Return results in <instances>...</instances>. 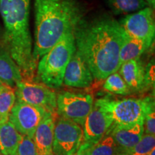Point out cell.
I'll return each mask as SVG.
<instances>
[{
  "label": "cell",
  "mask_w": 155,
  "mask_h": 155,
  "mask_svg": "<svg viewBox=\"0 0 155 155\" xmlns=\"http://www.w3.org/2000/svg\"><path fill=\"white\" fill-rule=\"evenodd\" d=\"M111 116L113 125L121 127H131L144 124L146 100L144 98L110 99L101 98L94 103Z\"/></svg>",
  "instance_id": "5b68a950"
},
{
  "label": "cell",
  "mask_w": 155,
  "mask_h": 155,
  "mask_svg": "<svg viewBox=\"0 0 155 155\" xmlns=\"http://www.w3.org/2000/svg\"><path fill=\"white\" fill-rule=\"evenodd\" d=\"M22 134L7 121L0 125V151L4 155H17Z\"/></svg>",
  "instance_id": "ac0fdd59"
},
{
  "label": "cell",
  "mask_w": 155,
  "mask_h": 155,
  "mask_svg": "<svg viewBox=\"0 0 155 155\" xmlns=\"http://www.w3.org/2000/svg\"><path fill=\"white\" fill-rule=\"evenodd\" d=\"M119 71V73L130 89L131 93L144 91L145 67L140 58L121 64Z\"/></svg>",
  "instance_id": "4fadbf2b"
},
{
  "label": "cell",
  "mask_w": 155,
  "mask_h": 155,
  "mask_svg": "<svg viewBox=\"0 0 155 155\" xmlns=\"http://www.w3.org/2000/svg\"><path fill=\"white\" fill-rule=\"evenodd\" d=\"M94 103V98L91 94L61 92L57 96V114L83 127Z\"/></svg>",
  "instance_id": "ba28073f"
},
{
  "label": "cell",
  "mask_w": 155,
  "mask_h": 155,
  "mask_svg": "<svg viewBox=\"0 0 155 155\" xmlns=\"http://www.w3.org/2000/svg\"><path fill=\"white\" fill-rule=\"evenodd\" d=\"M126 36L119 22L104 15L92 20L84 19L74 30L76 49L88 64L94 79L105 80L118 72L119 53Z\"/></svg>",
  "instance_id": "6da1fadb"
},
{
  "label": "cell",
  "mask_w": 155,
  "mask_h": 155,
  "mask_svg": "<svg viewBox=\"0 0 155 155\" xmlns=\"http://www.w3.org/2000/svg\"><path fill=\"white\" fill-rule=\"evenodd\" d=\"M146 106L144 111V133L155 135V104L154 96L145 97Z\"/></svg>",
  "instance_id": "cb8c5ba5"
},
{
  "label": "cell",
  "mask_w": 155,
  "mask_h": 155,
  "mask_svg": "<svg viewBox=\"0 0 155 155\" xmlns=\"http://www.w3.org/2000/svg\"><path fill=\"white\" fill-rule=\"evenodd\" d=\"M2 83H2V81H0V86H1V85H2Z\"/></svg>",
  "instance_id": "4dcf8cb0"
},
{
  "label": "cell",
  "mask_w": 155,
  "mask_h": 155,
  "mask_svg": "<svg viewBox=\"0 0 155 155\" xmlns=\"http://www.w3.org/2000/svg\"><path fill=\"white\" fill-rule=\"evenodd\" d=\"M16 102V95L13 87L2 84L0 86V115L9 119L10 111Z\"/></svg>",
  "instance_id": "ffe728a7"
},
{
  "label": "cell",
  "mask_w": 155,
  "mask_h": 155,
  "mask_svg": "<svg viewBox=\"0 0 155 155\" xmlns=\"http://www.w3.org/2000/svg\"><path fill=\"white\" fill-rule=\"evenodd\" d=\"M75 50L74 32H70L39 60L37 75L44 85L52 89L63 85L67 65Z\"/></svg>",
  "instance_id": "277c9868"
},
{
  "label": "cell",
  "mask_w": 155,
  "mask_h": 155,
  "mask_svg": "<svg viewBox=\"0 0 155 155\" xmlns=\"http://www.w3.org/2000/svg\"><path fill=\"white\" fill-rule=\"evenodd\" d=\"M16 101L44 109L57 118V95L44 84L21 81L15 86Z\"/></svg>",
  "instance_id": "8992f818"
},
{
  "label": "cell",
  "mask_w": 155,
  "mask_h": 155,
  "mask_svg": "<svg viewBox=\"0 0 155 155\" xmlns=\"http://www.w3.org/2000/svg\"><path fill=\"white\" fill-rule=\"evenodd\" d=\"M144 134V124L141 123L131 127L112 125L106 135H110L113 137L119 148V153L135 146L140 141Z\"/></svg>",
  "instance_id": "5bb4252c"
},
{
  "label": "cell",
  "mask_w": 155,
  "mask_h": 155,
  "mask_svg": "<svg viewBox=\"0 0 155 155\" xmlns=\"http://www.w3.org/2000/svg\"><path fill=\"white\" fill-rule=\"evenodd\" d=\"M108 6L115 15L134 13L148 7L145 0H107Z\"/></svg>",
  "instance_id": "d6986e66"
},
{
  "label": "cell",
  "mask_w": 155,
  "mask_h": 155,
  "mask_svg": "<svg viewBox=\"0 0 155 155\" xmlns=\"http://www.w3.org/2000/svg\"><path fill=\"white\" fill-rule=\"evenodd\" d=\"M81 126L62 117L56 118L53 130V155H73L83 143Z\"/></svg>",
  "instance_id": "52a82bcc"
},
{
  "label": "cell",
  "mask_w": 155,
  "mask_h": 155,
  "mask_svg": "<svg viewBox=\"0 0 155 155\" xmlns=\"http://www.w3.org/2000/svg\"><path fill=\"white\" fill-rule=\"evenodd\" d=\"M93 146L91 144H89L88 143L83 142L79 147V149L73 155H88V150Z\"/></svg>",
  "instance_id": "4316f807"
},
{
  "label": "cell",
  "mask_w": 155,
  "mask_h": 155,
  "mask_svg": "<svg viewBox=\"0 0 155 155\" xmlns=\"http://www.w3.org/2000/svg\"><path fill=\"white\" fill-rule=\"evenodd\" d=\"M7 121H8V120L5 119V118H3L2 116L0 115V125L2 124H4V123H5V122H7Z\"/></svg>",
  "instance_id": "f1b7e54d"
},
{
  "label": "cell",
  "mask_w": 155,
  "mask_h": 155,
  "mask_svg": "<svg viewBox=\"0 0 155 155\" xmlns=\"http://www.w3.org/2000/svg\"><path fill=\"white\" fill-rule=\"evenodd\" d=\"M94 80L88 64L76 49L67 65L63 83L65 86L73 88H85L91 86Z\"/></svg>",
  "instance_id": "7c38bea8"
},
{
  "label": "cell",
  "mask_w": 155,
  "mask_h": 155,
  "mask_svg": "<svg viewBox=\"0 0 155 155\" xmlns=\"http://www.w3.org/2000/svg\"><path fill=\"white\" fill-rule=\"evenodd\" d=\"M85 14L77 0H35V61L38 63L63 36L74 32Z\"/></svg>",
  "instance_id": "7a4b0ae2"
},
{
  "label": "cell",
  "mask_w": 155,
  "mask_h": 155,
  "mask_svg": "<svg viewBox=\"0 0 155 155\" xmlns=\"http://www.w3.org/2000/svg\"><path fill=\"white\" fill-rule=\"evenodd\" d=\"M119 24L127 35L154 41L155 23L154 9L150 7L136 12L120 20Z\"/></svg>",
  "instance_id": "30bf717a"
},
{
  "label": "cell",
  "mask_w": 155,
  "mask_h": 155,
  "mask_svg": "<svg viewBox=\"0 0 155 155\" xmlns=\"http://www.w3.org/2000/svg\"><path fill=\"white\" fill-rule=\"evenodd\" d=\"M103 87L106 91L120 96H128L131 94L127 83L117 72L112 73L106 78Z\"/></svg>",
  "instance_id": "44dd1931"
},
{
  "label": "cell",
  "mask_w": 155,
  "mask_h": 155,
  "mask_svg": "<svg viewBox=\"0 0 155 155\" xmlns=\"http://www.w3.org/2000/svg\"><path fill=\"white\" fill-rule=\"evenodd\" d=\"M119 148L113 137L106 135L89 149L88 155H118Z\"/></svg>",
  "instance_id": "7402d4cb"
},
{
  "label": "cell",
  "mask_w": 155,
  "mask_h": 155,
  "mask_svg": "<svg viewBox=\"0 0 155 155\" xmlns=\"http://www.w3.org/2000/svg\"><path fill=\"white\" fill-rule=\"evenodd\" d=\"M113 125L109 114L94 103L91 111L83 124V142L94 145L105 137Z\"/></svg>",
  "instance_id": "8fae6325"
},
{
  "label": "cell",
  "mask_w": 155,
  "mask_h": 155,
  "mask_svg": "<svg viewBox=\"0 0 155 155\" xmlns=\"http://www.w3.org/2000/svg\"><path fill=\"white\" fill-rule=\"evenodd\" d=\"M30 11V0H0V14L4 24L0 45L14 60L22 80L32 82L38 63L32 56Z\"/></svg>",
  "instance_id": "3957f363"
},
{
  "label": "cell",
  "mask_w": 155,
  "mask_h": 155,
  "mask_svg": "<svg viewBox=\"0 0 155 155\" xmlns=\"http://www.w3.org/2000/svg\"><path fill=\"white\" fill-rule=\"evenodd\" d=\"M154 88V63L150 62L147 67H145L144 91L150 88Z\"/></svg>",
  "instance_id": "484cf974"
},
{
  "label": "cell",
  "mask_w": 155,
  "mask_h": 155,
  "mask_svg": "<svg viewBox=\"0 0 155 155\" xmlns=\"http://www.w3.org/2000/svg\"><path fill=\"white\" fill-rule=\"evenodd\" d=\"M0 81L11 87L22 81L19 68L8 52L0 45Z\"/></svg>",
  "instance_id": "2e32d148"
},
{
  "label": "cell",
  "mask_w": 155,
  "mask_h": 155,
  "mask_svg": "<svg viewBox=\"0 0 155 155\" xmlns=\"http://www.w3.org/2000/svg\"><path fill=\"white\" fill-rule=\"evenodd\" d=\"M146 2L148 4L149 7H152V9H154L155 7V0H145Z\"/></svg>",
  "instance_id": "83f0119b"
},
{
  "label": "cell",
  "mask_w": 155,
  "mask_h": 155,
  "mask_svg": "<svg viewBox=\"0 0 155 155\" xmlns=\"http://www.w3.org/2000/svg\"><path fill=\"white\" fill-rule=\"evenodd\" d=\"M17 155H38L32 139L27 136L22 135V138L17 148Z\"/></svg>",
  "instance_id": "d4e9b609"
},
{
  "label": "cell",
  "mask_w": 155,
  "mask_h": 155,
  "mask_svg": "<svg viewBox=\"0 0 155 155\" xmlns=\"http://www.w3.org/2000/svg\"><path fill=\"white\" fill-rule=\"evenodd\" d=\"M0 155H4V154H2V152H1V151H0Z\"/></svg>",
  "instance_id": "1f68e13d"
},
{
  "label": "cell",
  "mask_w": 155,
  "mask_h": 155,
  "mask_svg": "<svg viewBox=\"0 0 155 155\" xmlns=\"http://www.w3.org/2000/svg\"><path fill=\"white\" fill-rule=\"evenodd\" d=\"M56 118L46 116L38 125L32 137L38 155H53V130Z\"/></svg>",
  "instance_id": "9a60e30c"
},
{
  "label": "cell",
  "mask_w": 155,
  "mask_h": 155,
  "mask_svg": "<svg viewBox=\"0 0 155 155\" xmlns=\"http://www.w3.org/2000/svg\"><path fill=\"white\" fill-rule=\"evenodd\" d=\"M2 35H3V29L2 28L1 25H0V41H1L2 38Z\"/></svg>",
  "instance_id": "f546056e"
},
{
  "label": "cell",
  "mask_w": 155,
  "mask_h": 155,
  "mask_svg": "<svg viewBox=\"0 0 155 155\" xmlns=\"http://www.w3.org/2000/svg\"><path fill=\"white\" fill-rule=\"evenodd\" d=\"M48 115L51 114L41 108L16 101L8 121L19 134L32 139L38 125Z\"/></svg>",
  "instance_id": "9c48e42d"
},
{
  "label": "cell",
  "mask_w": 155,
  "mask_h": 155,
  "mask_svg": "<svg viewBox=\"0 0 155 155\" xmlns=\"http://www.w3.org/2000/svg\"><path fill=\"white\" fill-rule=\"evenodd\" d=\"M153 42L154 41L132 38L126 34L124 40L120 49V65L130 60L140 58V56L150 48Z\"/></svg>",
  "instance_id": "e0dca14e"
},
{
  "label": "cell",
  "mask_w": 155,
  "mask_h": 155,
  "mask_svg": "<svg viewBox=\"0 0 155 155\" xmlns=\"http://www.w3.org/2000/svg\"><path fill=\"white\" fill-rule=\"evenodd\" d=\"M155 136L144 134L140 141L132 148L119 153L118 155H147L154 150Z\"/></svg>",
  "instance_id": "603a6c76"
}]
</instances>
